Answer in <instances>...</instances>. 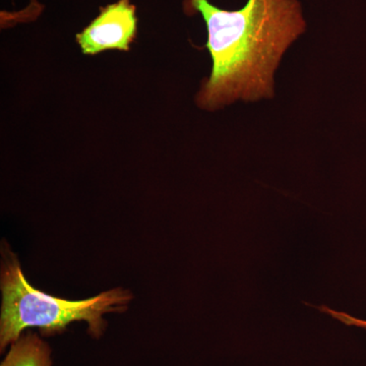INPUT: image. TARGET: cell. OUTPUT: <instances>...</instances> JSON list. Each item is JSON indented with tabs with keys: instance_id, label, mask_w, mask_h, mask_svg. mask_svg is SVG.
Listing matches in <instances>:
<instances>
[{
	"instance_id": "6da1fadb",
	"label": "cell",
	"mask_w": 366,
	"mask_h": 366,
	"mask_svg": "<svg viewBox=\"0 0 366 366\" xmlns=\"http://www.w3.org/2000/svg\"><path fill=\"white\" fill-rule=\"evenodd\" d=\"M203 16L208 32L204 47L213 66L197 94L199 107L216 110L236 100L274 96V74L282 56L307 30L298 0H247L236 11L209 0H187Z\"/></svg>"
},
{
	"instance_id": "7a4b0ae2",
	"label": "cell",
	"mask_w": 366,
	"mask_h": 366,
	"mask_svg": "<svg viewBox=\"0 0 366 366\" xmlns=\"http://www.w3.org/2000/svg\"><path fill=\"white\" fill-rule=\"evenodd\" d=\"M1 290V351L18 341L28 327H38L43 336H52L62 333L71 322L81 320L88 322L89 333L99 338L106 327L103 315L124 312L132 298L122 289L106 291L86 300L53 297L36 290L26 282L14 255L2 267Z\"/></svg>"
},
{
	"instance_id": "3957f363",
	"label": "cell",
	"mask_w": 366,
	"mask_h": 366,
	"mask_svg": "<svg viewBox=\"0 0 366 366\" xmlns=\"http://www.w3.org/2000/svg\"><path fill=\"white\" fill-rule=\"evenodd\" d=\"M137 32L136 6L129 0H118L101 7L98 16L76 35V42L86 55L107 50L129 51Z\"/></svg>"
},
{
	"instance_id": "277c9868",
	"label": "cell",
	"mask_w": 366,
	"mask_h": 366,
	"mask_svg": "<svg viewBox=\"0 0 366 366\" xmlns=\"http://www.w3.org/2000/svg\"><path fill=\"white\" fill-rule=\"evenodd\" d=\"M0 366H52L51 349L37 335L26 334L11 344Z\"/></svg>"
},
{
	"instance_id": "5b68a950",
	"label": "cell",
	"mask_w": 366,
	"mask_h": 366,
	"mask_svg": "<svg viewBox=\"0 0 366 366\" xmlns=\"http://www.w3.org/2000/svg\"><path fill=\"white\" fill-rule=\"evenodd\" d=\"M320 310L327 312V314L332 315L334 319L339 320L344 324L348 325V326H355L366 330V320L357 319V317H354L352 315L346 314V312H336V310L326 307H320Z\"/></svg>"
}]
</instances>
